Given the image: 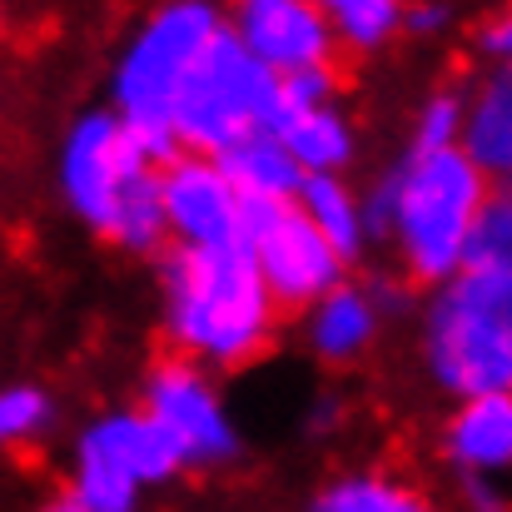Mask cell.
<instances>
[{
    "label": "cell",
    "mask_w": 512,
    "mask_h": 512,
    "mask_svg": "<svg viewBox=\"0 0 512 512\" xmlns=\"http://www.w3.org/2000/svg\"><path fill=\"white\" fill-rule=\"evenodd\" d=\"M160 324L174 358L199 368H249L279 329V309L244 254L224 249H170L160 259Z\"/></svg>",
    "instance_id": "cell-1"
},
{
    "label": "cell",
    "mask_w": 512,
    "mask_h": 512,
    "mask_svg": "<svg viewBox=\"0 0 512 512\" xmlns=\"http://www.w3.org/2000/svg\"><path fill=\"white\" fill-rule=\"evenodd\" d=\"M488 179L463 160V150H408L373 189H363L368 239L393 244L413 284H448L463 274L468 234Z\"/></svg>",
    "instance_id": "cell-2"
},
{
    "label": "cell",
    "mask_w": 512,
    "mask_h": 512,
    "mask_svg": "<svg viewBox=\"0 0 512 512\" xmlns=\"http://www.w3.org/2000/svg\"><path fill=\"white\" fill-rule=\"evenodd\" d=\"M60 194L70 214L115 249L155 254L170 239L160 209V165L110 110H90L70 125L60 145Z\"/></svg>",
    "instance_id": "cell-3"
},
{
    "label": "cell",
    "mask_w": 512,
    "mask_h": 512,
    "mask_svg": "<svg viewBox=\"0 0 512 512\" xmlns=\"http://www.w3.org/2000/svg\"><path fill=\"white\" fill-rule=\"evenodd\" d=\"M224 30V10L204 0H170L155 5L135 35L125 40L115 75H110V115L140 140V150L165 170L179 145L170 135V110L179 85L199 65V55Z\"/></svg>",
    "instance_id": "cell-4"
},
{
    "label": "cell",
    "mask_w": 512,
    "mask_h": 512,
    "mask_svg": "<svg viewBox=\"0 0 512 512\" xmlns=\"http://www.w3.org/2000/svg\"><path fill=\"white\" fill-rule=\"evenodd\" d=\"M423 368L453 398L512 393V274L463 269L423 304Z\"/></svg>",
    "instance_id": "cell-5"
},
{
    "label": "cell",
    "mask_w": 512,
    "mask_h": 512,
    "mask_svg": "<svg viewBox=\"0 0 512 512\" xmlns=\"http://www.w3.org/2000/svg\"><path fill=\"white\" fill-rule=\"evenodd\" d=\"M274 120H279V80L264 65H254L224 25L174 95L170 135L179 155L214 160L244 135L274 130Z\"/></svg>",
    "instance_id": "cell-6"
},
{
    "label": "cell",
    "mask_w": 512,
    "mask_h": 512,
    "mask_svg": "<svg viewBox=\"0 0 512 512\" xmlns=\"http://www.w3.org/2000/svg\"><path fill=\"white\" fill-rule=\"evenodd\" d=\"M184 473L174 443L140 413L110 408L80 428L70 453V503L85 512H140L150 488H165Z\"/></svg>",
    "instance_id": "cell-7"
},
{
    "label": "cell",
    "mask_w": 512,
    "mask_h": 512,
    "mask_svg": "<svg viewBox=\"0 0 512 512\" xmlns=\"http://www.w3.org/2000/svg\"><path fill=\"white\" fill-rule=\"evenodd\" d=\"M140 413L170 438L184 468H229L244 448L239 423H234L214 373L199 363H184L174 353L145 373Z\"/></svg>",
    "instance_id": "cell-8"
},
{
    "label": "cell",
    "mask_w": 512,
    "mask_h": 512,
    "mask_svg": "<svg viewBox=\"0 0 512 512\" xmlns=\"http://www.w3.org/2000/svg\"><path fill=\"white\" fill-rule=\"evenodd\" d=\"M244 254L254 259L274 309H314L329 289L343 284L339 254L319 239V229L299 214V204H259L244 209V234H239Z\"/></svg>",
    "instance_id": "cell-9"
},
{
    "label": "cell",
    "mask_w": 512,
    "mask_h": 512,
    "mask_svg": "<svg viewBox=\"0 0 512 512\" xmlns=\"http://www.w3.org/2000/svg\"><path fill=\"white\" fill-rule=\"evenodd\" d=\"M229 35L244 45L254 65H264L274 80H294L309 70H334V30L324 20V5L314 0H244L224 20Z\"/></svg>",
    "instance_id": "cell-10"
},
{
    "label": "cell",
    "mask_w": 512,
    "mask_h": 512,
    "mask_svg": "<svg viewBox=\"0 0 512 512\" xmlns=\"http://www.w3.org/2000/svg\"><path fill=\"white\" fill-rule=\"evenodd\" d=\"M160 209L174 249H224L244 234L239 194L204 155H174L160 170Z\"/></svg>",
    "instance_id": "cell-11"
},
{
    "label": "cell",
    "mask_w": 512,
    "mask_h": 512,
    "mask_svg": "<svg viewBox=\"0 0 512 512\" xmlns=\"http://www.w3.org/2000/svg\"><path fill=\"white\" fill-rule=\"evenodd\" d=\"M443 463L463 478H508L512 473V393L458 398L443 423Z\"/></svg>",
    "instance_id": "cell-12"
},
{
    "label": "cell",
    "mask_w": 512,
    "mask_h": 512,
    "mask_svg": "<svg viewBox=\"0 0 512 512\" xmlns=\"http://www.w3.org/2000/svg\"><path fill=\"white\" fill-rule=\"evenodd\" d=\"M383 324H388V314L378 309L373 284L368 279L363 284L343 279L339 289H329L314 309H304V343L319 363L348 368L378 343Z\"/></svg>",
    "instance_id": "cell-13"
},
{
    "label": "cell",
    "mask_w": 512,
    "mask_h": 512,
    "mask_svg": "<svg viewBox=\"0 0 512 512\" xmlns=\"http://www.w3.org/2000/svg\"><path fill=\"white\" fill-rule=\"evenodd\" d=\"M458 150L488 184H512V65H488L463 95Z\"/></svg>",
    "instance_id": "cell-14"
},
{
    "label": "cell",
    "mask_w": 512,
    "mask_h": 512,
    "mask_svg": "<svg viewBox=\"0 0 512 512\" xmlns=\"http://www.w3.org/2000/svg\"><path fill=\"white\" fill-rule=\"evenodd\" d=\"M219 174L229 179V189L239 194L244 209H259V204H294L299 199V184L304 174L289 160V150L274 140V130H259V135H244L239 145L219 150L214 155Z\"/></svg>",
    "instance_id": "cell-15"
},
{
    "label": "cell",
    "mask_w": 512,
    "mask_h": 512,
    "mask_svg": "<svg viewBox=\"0 0 512 512\" xmlns=\"http://www.w3.org/2000/svg\"><path fill=\"white\" fill-rule=\"evenodd\" d=\"M274 140L289 150V160L299 165L304 179L314 174H343L358 155L353 125L339 105H309V110H279L274 120Z\"/></svg>",
    "instance_id": "cell-16"
},
{
    "label": "cell",
    "mask_w": 512,
    "mask_h": 512,
    "mask_svg": "<svg viewBox=\"0 0 512 512\" xmlns=\"http://www.w3.org/2000/svg\"><path fill=\"white\" fill-rule=\"evenodd\" d=\"M299 214L319 229V239L339 254L343 264H358L368 254V219H363V194L343 174H314L299 184Z\"/></svg>",
    "instance_id": "cell-17"
},
{
    "label": "cell",
    "mask_w": 512,
    "mask_h": 512,
    "mask_svg": "<svg viewBox=\"0 0 512 512\" xmlns=\"http://www.w3.org/2000/svg\"><path fill=\"white\" fill-rule=\"evenodd\" d=\"M304 512H443L418 483L383 473V468H363V473H339L329 483L314 488Z\"/></svg>",
    "instance_id": "cell-18"
},
{
    "label": "cell",
    "mask_w": 512,
    "mask_h": 512,
    "mask_svg": "<svg viewBox=\"0 0 512 512\" xmlns=\"http://www.w3.org/2000/svg\"><path fill=\"white\" fill-rule=\"evenodd\" d=\"M324 20L334 30V45L348 55H373L403 35V5L398 0H329Z\"/></svg>",
    "instance_id": "cell-19"
},
{
    "label": "cell",
    "mask_w": 512,
    "mask_h": 512,
    "mask_svg": "<svg viewBox=\"0 0 512 512\" xmlns=\"http://www.w3.org/2000/svg\"><path fill=\"white\" fill-rule=\"evenodd\" d=\"M463 269L512 274V184H488L478 219H473V234H468Z\"/></svg>",
    "instance_id": "cell-20"
},
{
    "label": "cell",
    "mask_w": 512,
    "mask_h": 512,
    "mask_svg": "<svg viewBox=\"0 0 512 512\" xmlns=\"http://www.w3.org/2000/svg\"><path fill=\"white\" fill-rule=\"evenodd\" d=\"M55 423V398L40 383H5L0 388V448L35 443Z\"/></svg>",
    "instance_id": "cell-21"
},
{
    "label": "cell",
    "mask_w": 512,
    "mask_h": 512,
    "mask_svg": "<svg viewBox=\"0 0 512 512\" xmlns=\"http://www.w3.org/2000/svg\"><path fill=\"white\" fill-rule=\"evenodd\" d=\"M463 140V90H438L413 115V150H458Z\"/></svg>",
    "instance_id": "cell-22"
},
{
    "label": "cell",
    "mask_w": 512,
    "mask_h": 512,
    "mask_svg": "<svg viewBox=\"0 0 512 512\" xmlns=\"http://www.w3.org/2000/svg\"><path fill=\"white\" fill-rule=\"evenodd\" d=\"M334 70H309L294 80H279V110H309V105H334Z\"/></svg>",
    "instance_id": "cell-23"
},
{
    "label": "cell",
    "mask_w": 512,
    "mask_h": 512,
    "mask_svg": "<svg viewBox=\"0 0 512 512\" xmlns=\"http://www.w3.org/2000/svg\"><path fill=\"white\" fill-rule=\"evenodd\" d=\"M458 493L468 512H512V493L503 478H463Z\"/></svg>",
    "instance_id": "cell-24"
},
{
    "label": "cell",
    "mask_w": 512,
    "mask_h": 512,
    "mask_svg": "<svg viewBox=\"0 0 512 512\" xmlns=\"http://www.w3.org/2000/svg\"><path fill=\"white\" fill-rule=\"evenodd\" d=\"M448 25H453V5H433V0L403 5V35H413V40H433V35H443Z\"/></svg>",
    "instance_id": "cell-25"
},
{
    "label": "cell",
    "mask_w": 512,
    "mask_h": 512,
    "mask_svg": "<svg viewBox=\"0 0 512 512\" xmlns=\"http://www.w3.org/2000/svg\"><path fill=\"white\" fill-rule=\"evenodd\" d=\"M478 45H483L488 65H512V10L493 15V20L478 30Z\"/></svg>",
    "instance_id": "cell-26"
},
{
    "label": "cell",
    "mask_w": 512,
    "mask_h": 512,
    "mask_svg": "<svg viewBox=\"0 0 512 512\" xmlns=\"http://www.w3.org/2000/svg\"><path fill=\"white\" fill-rule=\"evenodd\" d=\"M40 512H85V508H80V503H70V498H50Z\"/></svg>",
    "instance_id": "cell-27"
}]
</instances>
